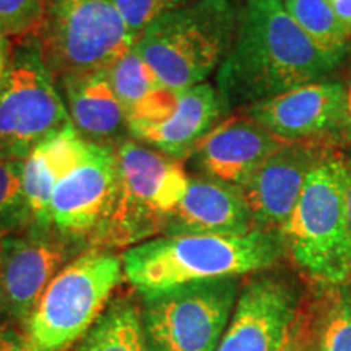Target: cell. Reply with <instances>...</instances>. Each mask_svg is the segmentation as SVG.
I'll return each instance as SVG.
<instances>
[{"label": "cell", "mask_w": 351, "mask_h": 351, "mask_svg": "<svg viewBox=\"0 0 351 351\" xmlns=\"http://www.w3.org/2000/svg\"><path fill=\"white\" fill-rule=\"evenodd\" d=\"M46 0H0V36L16 43L36 36Z\"/></svg>", "instance_id": "25"}, {"label": "cell", "mask_w": 351, "mask_h": 351, "mask_svg": "<svg viewBox=\"0 0 351 351\" xmlns=\"http://www.w3.org/2000/svg\"><path fill=\"white\" fill-rule=\"evenodd\" d=\"M82 351H150L142 313L129 300L114 301L86 332Z\"/></svg>", "instance_id": "21"}, {"label": "cell", "mask_w": 351, "mask_h": 351, "mask_svg": "<svg viewBox=\"0 0 351 351\" xmlns=\"http://www.w3.org/2000/svg\"><path fill=\"white\" fill-rule=\"evenodd\" d=\"M226 114L217 88L205 82L178 90L176 106L163 121L130 122L129 134L137 142L186 163L200 140Z\"/></svg>", "instance_id": "16"}, {"label": "cell", "mask_w": 351, "mask_h": 351, "mask_svg": "<svg viewBox=\"0 0 351 351\" xmlns=\"http://www.w3.org/2000/svg\"><path fill=\"white\" fill-rule=\"evenodd\" d=\"M34 39L57 85L108 72L135 46L112 0H46Z\"/></svg>", "instance_id": "6"}, {"label": "cell", "mask_w": 351, "mask_h": 351, "mask_svg": "<svg viewBox=\"0 0 351 351\" xmlns=\"http://www.w3.org/2000/svg\"><path fill=\"white\" fill-rule=\"evenodd\" d=\"M245 2H251V0H245Z\"/></svg>", "instance_id": "34"}, {"label": "cell", "mask_w": 351, "mask_h": 351, "mask_svg": "<svg viewBox=\"0 0 351 351\" xmlns=\"http://www.w3.org/2000/svg\"><path fill=\"white\" fill-rule=\"evenodd\" d=\"M116 158L119 187L111 217L95 244L99 247L137 245L165 234L189 186L184 161L137 140L117 145Z\"/></svg>", "instance_id": "5"}, {"label": "cell", "mask_w": 351, "mask_h": 351, "mask_svg": "<svg viewBox=\"0 0 351 351\" xmlns=\"http://www.w3.org/2000/svg\"><path fill=\"white\" fill-rule=\"evenodd\" d=\"M106 75L127 117L135 116L163 88L135 46L108 70Z\"/></svg>", "instance_id": "23"}, {"label": "cell", "mask_w": 351, "mask_h": 351, "mask_svg": "<svg viewBox=\"0 0 351 351\" xmlns=\"http://www.w3.org/2000/svg\"><path fill=\"white\" fill-rule=\"evenodd\" d=\"M238 19L234 0H197L156 19L135 47L161 85L186 90L218 72L234 41Z\"/></svg>", "instance_id": "4"}, {"label": "cell", "mask_w": 351, "mask_h": 351, "mask_svg": "<svg viewBox=\"0 0 351 351\" xmlns=\"http://www.w3.org/2000/svg\"><path fill=\"white\" fill-rule=\"evenodd\" d=\"M339 67L302 32L282 0H251L239 8L234 41L217 72V91L228 112L243 111L327 78Z\"/></svg>", "instance_id": "1"}, {"label": "cell", "mask_w": 351, "mask_h": 351, "mask_svg": "<svg viewBox=\"0 0 351 351\" xmlns=\"http://www.w3.org/2000/svg\"><path fill=\"white\" fill-rule=\"evenodd\" d=\"M8 65V57L5 51V38L0 36V80H2L3 73H5Z\"/></svg>", "instance_id": "31"}, {"label": "cell", "mask_w": 351, "mask_h": 351, "mask_svg": "<svg viewBox=\"0 0 351 351\" xmlns=\"http://www.w3.org/2000/svg\"><path fill=\"white\" fill-rule=\"evenodd\" d=\"M0 262H2V236H0Z\"/></svg>", "instance_id": "33"}, {"label": "cell", "mask_w": 351, "mask_h": 351, "mask_svg": "<svg viewBox=\"0 0 351 351\" xmlns=\"http://www.w3.org/2000/svg\"><path fill=\"white\" fill-rule=\"evenodd\" d=\"M314 314L313 332L306 335L307 351H351V280L326 287ZM304 326V322H302Z\"/></svg>", "instance_id": "20"}, {"label": "cell", "mask_w": 351, "mask_h": 351, "mask_svg": "<svg viewBox=\"0 0 351 351\" xmlns=\"http://www.w3.org/2000/svg\"><path fill=\"white\" fill-rule=\"evenodd\" d=\"M345 85V112H343V124L340 129L339 145L340 148L351 147V69L348 70V75L343 80Z\"/></svg>", "instance_id": "27"}, {"label": "cell", "mask_w": 351, "mask_h": 351, "mask_svg": "<svg viewBox=\"0 0 351 351\" xmlns=\"http://www.w3.org/2000/svg\"><path fill=\"white\" fill-rule=\"evenodd\" d=\"M114 5L124 16L132 36L137 44L145 29L161 15L178 10L197 0H112Z\"/></svg>", "instance_id": "26"}, {"label": "cell", "mask_w": 351, "mask_h": 351, "mask_svg": "<svg viewBox=\"0 0 351 351\" xmlns=\"http://www.w3.org/2000/svg\"><path fill=\"white\" fill-rule=\"evenodd\" d=\"M262 271L241 287L217 351L287 350L301 317L300 289L282 275Z\"/></svg>", "instance_id": "11"}, {"label": "cell", "mask_w": 351, "mask_h": 351, "mask_svg": "<svg viewBox=\"0 0 351 351\" xmlns=\"http://www.w3.org/2000/svg\"><path fill=\"white\" fill-rule=\"evenodd\" d=\"M285 252L280 231L254 230L243 236H161L122 254L124 275L140 293L179 285L269 270Z\"/></svg>", "instance_id": "2"}, {"label": "cell", "mask_w": 351, "mask_h": 351, "mask_svg": "<svg viewBox=\"0 0 351 351\" xmlns=\"http://www.w3.org/2000/svg\"><path fill=\"white\" fill-rule=\"evenodd\" d=\"M88 142L75 127L57 132L23 160V194L29 213V228L49 231L51 199L56 184L85 156Z\"/></svg>", "instance_id": "19"}, {"label": "cell", "mask_w": 351, "mask_h": 351, "mask_svg": "<svg viewBox=\"0 0 351 351\" xmlns=\"http://www.w3.org/2000/svg\"><path fill=\"white\" fill-rule=\"evenodd\" d=\"M70 241L56 231L26 228L25 234L2 238L0 301L16 320L29 315L54 276L67 265Z\"/></svg>", "instance_id": "13"}, {"label": "cell", "mask_w": 351, "mask_h": 351, "mask_svg": "<svg viewBox=\"0 0 351 351\" xmlns=\"http://www.w3.org/2000/svg\"><path fill=\"white\" fill-rule=\"evenodd\" d=\"M285 351H307L304 326H302V311H301V317H300V320H298V326L295 328V332H293L291 340H289V343Z\"/></svg>", "instance_id": "30"}, {"label": "cell", "mask_w": 351, "mask_h": 351, "mask_svg": "<svg viewBox=\"0 0 351 351\" xmlns=\"http://www.w3.org/2000/svg\"><path fill=\"white\" fill-rule=\"evenodd\" d=\"M57 86L36 39L16 43L0 80V155L23 161L39 143L72 125Z\"/></svg>", "instance_id": "8"}, {"label": "cell", "mask_w": 351, "mask_h": 351, "mask_svg": "<svg viewBox=\"0 0 351 351\" xmlns=\"http://www.w3.org/2000/svg\"><path fill=\"white\" fill-rule=\"evenodd\" d=\"M241 112L285 142H327L340 148L343 80L322 78L252 104Z\"/></svg>", "instance_id": "12"}, {"label": "cell", "mask_w": 351, "mask_h": 351, "mask_svg": "<svg viewBox=\"0 0 351 351\" xmlns=\"http://www.w3.org/2000/svg\"><path fill=\"white\" fill-rule=\"evenodd\" d=\"M124 278L122 258L91 249L70 261L43 293L26 322L36 351H64L93 327Z\"/></svg>", "instance_id": "7"}, {"label": "cell", "mask_w": 351, "mask_h": 351, "mask_svg": "<svg viewBox=\"0 0 351 351\" xmlns=\"http://www.w3.org/2000/svg\"><path fill=\"white\" fill-rule=\"evenodd\" d=\"M70 121L88 143L112 147L125 142L129 117L106 72L59 83Z\"/></svg>", "instance_id": "18"}, {"label": "cell", "mask_w": 351, "mask_h": 351, "mask_svg": "<svg viewBox=\"0 0 351 351\" xmlns=\"http://www.w3.org/2000/svg\"><path fill=\"white\" fill-rule=\"evenodd\" d=\"M254 230L252 213L238 187L189 174L186 195L171 213L165 236H243Z\"/></svg>", "instance_id": "17"}, {"label": "cell", "mask_w": 351, "mask_h": 351, "mask_svg": "<svg viewBox=\"0 0 351 351\" xmlns=\"http://www.w3.org/2000/svg\"><path fill=\"white\" fill-rule=\"evenodd\" d=\"M238 278H215L142 293L150 351H217L239 296Z\"/></svg>", "instance_id": "9"}, {"label": "cell", "mask_w": 351, "mask_h": 351, "mask_svg": "<svg viewBox=\"0 0 351 351\" xmlns=\"http://www.w3.org/2000/svg\"><path fill=\"white\" fill-rule=\"evenodd\" d=\"M346 215H348V225L351 231V176H350L348 189H346Z\"/></svg>", "instance_id": "32"}, {"label": "cell", "mask_w": 351, "mask_h": 351, "mask_svg": "<svg viewBox=\"0 0 351 351\" xmlns=\"http://www.w3.org/2000/svg\"><path fill=\"white\" fill-rule=\"evenodd\" d=\"M293 20L320 51L340 65L351 54V36L340 25L328 0H282Z\"/></svg>", "instance_id": "22"}, {"label": "cell", "mask_w": 351, "mask_h": 351, "mask_svg": "<svg viewBox=\"0 0 351 351\" xmlns=\"http://www.w3.org/2000/svg\"><path fill=\"white\" fill-rule=\"evenodd\" d=\"M332 148L327 142H287L239 187L257 230L282 231L307 174Z\"/></svg>", "instance_id": "14"}, {"label": "cell", "mask_w": 351, "mask_h": 351, "mask_svg": "<svg viewBox=\"0 0 351 351\" xmlns=\"http://www.w3.org/2000/svg\"><path fill=\"white\" fill-rule=\"evenodd\" d=\"M351 158L332 148L307 174L301 195L282 228L285 252L319 288L351 280V231L346 189Z\"/></svg>", "instance_id": "3"}, {"label": "cell", "mask_w": 351, "mask_h": 351, "mask_svg": "<svg viewBox=\"0 0 351 351\" xmlns=\"http://www.w3.org/2000/svg\"><path fill=\"white\" fill-rule=\"evenodd\" d=\"M23 161L0 155V236L29 228L23 194Z\"/></svg>", "instance_id": "24"}, {"label": "cell", "mask_w": 351, "mask_h": 351, "mask_svg": "<svg viewBox=\"0 0 351 351\" xmlns=\"http://www.w3.org/2000/svg\"><path fill=\"white\" fill-rule=\"evenodd\" d=\"M119 173L116 148L88 143L85 156L56 184L51 228L70 243L96 241L116 204Z\"/></svg>", "instance_id": "10"}, {"label": "cell", "mask_w": 351, "mask_h": 351, "mask_svg": "<svg viewBox=\"0 0 351 351\" xmlns=\"http://www.w3.org/2000/svg\"><path fill=\"white\" fill-rule=\"evenodd\" d=\"M0 351H36L28 339H21L15 332L0 327Z\"/></svg>", "instance_id": "28"}, {"label": "cell", "mask_w": 351, "mask_h": 351, "mask_svg": "<svg viewBox=\"0 0 351 351\" xmlns=\"http://www.w3.org/2000/svg\"><path fill=\"white\" fill-rule=\"evenodd\" d=\"M328 3H330L340 25L351 36V0H328Z\"/></svg>", "instance_id": "29"}, {"label": "cell", "mask_w": 351, "mask_h": 351, "mask_svg": "<svg viewBox=\"0 0 351 351\" xmlns=\"http://www.w3.org/2000/svg\"><path fill=\"white\" fill-rule=\"evenodd\" d=\"M238 112L219 121L200 140L186 160L192 174L239 189L265 163L267 158L287 143L247 114Z\"/></svg>", "instance_id": "15"}]
</instances>
